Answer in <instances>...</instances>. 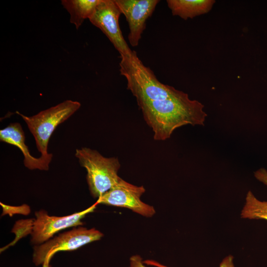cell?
I'll list each match as a JSON object with an SVG mask.
<instances>
[{
	"label": "cell",
	"mask_w": 267,
	"mask_h": 267,
	"mask_svg": "<svg viewBox=\"0 0 267 267\" xmlns=\"http://www.w3.org/2000/svg\"><path fill=\"white\" fill-rule=\"evenodd\" d=\"M76 157L87 172L86 177L90 194L99 198L113 187L121 178L118 175L121 165L117 157H105L89 148L77 149Z\"/></svg>",
	"instance_id": "3"
},
{
	"label": "cell",
	"mask_w": 267,
	"mask_h": 267,
	"mask_svg": "<svg viewBox=\"0 0 267 267\" xmlns=\"http://www.w3.org/2000/svg\"><path fill=\"white\" fill-rule=\"evenodd\" d=\"M80 107V102L67 100L33 116H25L18 111L16 113L27 124L41 156L47 157L50 154L47 152V146L51 134L59 125L67 120Z\"/></svg>",
	"instance_id": "4"
},
{
	"label": "cell",
	"mask_w": 267,
	"mask_h": 267,
	"mask_svg": "<svg viewBox=\"0 0 267 267\" xmlns=\"http://www.w3.org/2000/svg\"><path fill=\"white\" fill-rule=\"evenodd\" d=\"M121 14L115 0H100L89 20L107 37L121 58L131 57L136 53L131 49L123 36L119 24Z\"/></svg>",
	"instance_id": "6"
},
{
	"label": "cell",
	"mask_w": 267,
	"mask_h": 267,
	"mask_svg": "<svg viewBox=\"0 0 267 267\" xmlns=\"http://www.w3.org/2000/svg\"><path fill=\"white\" fill-rule=\"evenodd\" d=\"M128 267H147L143 263L142 258L138 255H133L130 258Z\"/></svg>",
	"instance_id": "15"
},
{
	"label": "cell",
	"mask_w": 267,
	"mask_h": 267,
	"mask_svg": "<svg viewBox=\"0 0 267 267\" xmlns=\"http://www.w3.org/2000/svg\"><path fill=\"white\" fill-rule=\"evenodd\" d=\"M255 177L260 181L267 186V171L261 168L254 173Z\"/></svg>",
	"instance_id": "16"
},
{
	"label": "cell",
	"mask_w": 267,
	"mask_h": 267,
	"mask_svg": "<svg viewBox=\"0 0 267 267\" xmlns=\"http://www.w3.org/2000/svg\"><path fill=\"white\" fill-rule=\"evenodd\" d=\"M145 192L143 186L132 184L120 178L113 187L98 198L97 202L98 204L126 208L149 218L155 214V210L153 206L141 200Z\"/></svg>",
	"instance_id": "7"
},
{
	"label": "cell",
	"mask_w": 267,
	"mask_h": 267,
	"mask_svg": "<svg viewBox=\"0 0 267 267\" xmlns=\"http://www.w3.org/2000/svg\"><path fill=\"white\" fill-rule=\"evenodd\" d=\"M100 0H62L63 7L70 14V23L78 30L84 20L89 18Z\"/></svg>",
	"instance_id": "12"
},
{
	"label": "cell",
	"mask_w": 267,
	"mask_h": 267,
	"mask_svg": "<svg viewBox=\"0 0 267 267\" xmlns=\"http://www.w3.org/2000/svg\"><path fill=\"white\" fill-rule=\"evenodd\" d=\"M120 71L127 81V89L136 98L137 105L142 103L172 98L184 92L161 83L153 71L144 65L137 54L121 58Z\"/></svg>",
	"instance_id": "2"
},
{
	"label": "cell",
	"mask_w": 267,
	"mask_h": 267,
	"mask_svg": "<svg viewBox=\"0 0 267 267\" xmlns=\"http://www.w3.org/2000/svg\"><path fill=\"white\" fill-rule=\"evenodd\" d=\"M97 204L96 202L82 212L63 217L49 216L44 210L36 212L31 233L32 243L36 245H40L61 230L82 225V220L88 214L93 212Z\"/></svg>",
	"instance_id": "8"
},
{
	"label": "cell",
	"mask_w": 267,
	"mask_h": 267,
	"mask_svg": "<svg viewBox=\"0 0 267 267\" xmlns=\"http://www.w3.org/2000/svg\"><path fill=\"white\" fill-rule=\"evenodd\" d=\"M214 0H168L172 14L184 20L193 18L208 13L213 8Z\"/></svg>",
	"instance_id": "11"
},
{
	"label": "cell",
	"mask_w": 267,
	"mask_h": 267,
	"mask_svg": "<svg viewBox=\"0 0 267 267\" xmlns=\"http://www.w3.org/2000/svg\"><path fill=\"white\" fill-rule=\"evenodd\" d=\"M241 217L267 221V201L258 200L251 191H249L246 195L245 205L241 212Z\"/></svg>",
	"instance_id": "13"
},
{
	"label": "cell",
	"mask_w": 267,
	"mask_h": 267,
	"mask_svg": "<svg viewBox=\"0 0 267 267\" xmlns=\"http://www.w3.org/2000/svg\"><path fill=\"white\" fill-rule=\"evenodd\" d=\"M138 106L156 140H166L176 129L183 126H204L207 116L204 105L190 99L185 92L178 97L147 101Z\"/></svg>",
	"instance_id": "1"
},
{
	"label": "cell",
	"mask_w": 267,
	"mask_h": 267,
	"mask_svg": "<svg viewBox=\"0 0 267 267\" xmlns=\"http://www.w3.org/2000/svg\"><path fill=\"white\" fill-rule=\"evenodd\" d=\"M103 236L102 232L94 228H73L44 243L36 245L34 248L33 262L36 266L49 263L51 258L58 251L76 250L88 243L100 240Z\"/></svg>",
	"instance_id": "5"
},
{
	"label": "cell",
	"mask_w": 267,
	"mask_h": 267,
	"mask_svg": "<svg viewBox=\"0 0 267 267\" xmlns=\"http://www.w3.org/2000/svg\"><path fill=\"white\" fill-rule=\"evenodd\" d=\"M25 139L24 133L19 123H11L0 130V141L15 146L21 151L24 157V164L26 167L30 170H48L52 154L50 153L47 157H33L25 143Z\"/></svg>",
	"instance_id": "10"
},
{
	"label": "cell",
	"mask_w": 267,
	"mask_h": 267,
	"mask_svg": "<svg viewBox=\"0 0 267 267\" xmlns=\"http://www.w3.org/2000/svg\"><path fill=\"white\" fill-rule=\"evenodd\" d=\"M43 267H49V263H45L43 265Z\"/></svg>",
	"instance_id": "17"
},
{
	"label": "cell",
	"mask_w": 267,
	"mask_h": 267,
	"mask_svg": "<svg viewBox=\"0 0 267 267\" xmlns=\"http://www.w3.org/2000/svg\"><path fill=\"white\" fill-rule=\"evenodd\" d=\"M128 22L129 33L128 38L130 44L138 45L141 35L146 27V21L151 16L158 0H115Z\"/></svg>",
	"instance_id": "9"
},
{
	"label": "cell",
	"mask_w": 267,
	"mask_h": 267,
	"mask_svg": "<svg viewBox=\"0 0 267 267\" xmlns=\"http://www.w3.org/2000/svg\"><path fill=\"white\" fill-rule=\"evenodd\" d=\"M233 259L234 257L232 255H228L225 257L220 263L219 267H235L234 264ZM143 263L147 265L152 266L155 267H169L152 260L143 261Z\"/></svg>",
	"instance_id": "14"
}]
</instances>
